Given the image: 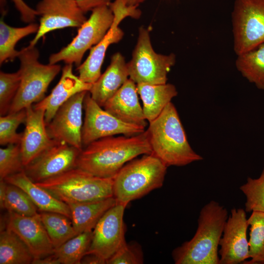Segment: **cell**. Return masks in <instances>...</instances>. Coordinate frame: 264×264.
Segmentation results:
<instances>
[{"label": "cell", "instance_id": "obj_13", "mask_svg": "<svg viewBox=\"0 0 264 264\" xmlns=\"http://www.w3.org/2000/svg\"><path fill=\"white\" fill-rule=\"evenodd\" d=\"M87 92L75 94L59 107L46 125L47 132L52 139L82 150V110Z\"/></svg>", "mask_w": 264, "mask_h": 264}, {"label": "cell", "instance_id": "obj_18", "mask_svg": "<svg viewBox=\"0 0 264 264\" xmlns=\"http://www.w3.org/2000/svg\"><path fill=\"white\" fill-rule=\"evenodd\" d=\"M92 84L83 82L73 73V65L66 64L61 78L51 93L40 102L33 105L35 109L45 110L46 125L53 118L59 107L75 94L89 91Z\"/></svg>", "mask_w": 264, "mask_h": 264}, {"label": "cell", "instance_id": "obj_32", "mask_svg": "<svg viewBox=\"0 0 264 264\" xmlns=\"http://www.w3.org/2000/svg\"><path fill=\"white\" fill-rule=\"evenodd\" d=\"M26 119V109L8 113L0 117V144L8 145L20 144L22 132H17V129Z\"/></svg>", "mask_w": 264, "mask_h": 264}, {"label": "cell", "instance_id": "obj_8", "mask_svg": "<svg viewBox=\"0 0 264 264\" xmlns=\"http://www.w3.org/2000/svg\"><path fill=\"white\" fill-rule=\"evenodd\" d=\"M113 20L114 15L109 6L93 9L88 19L79 27L72 41L59 51L50 55L48 64L63 61L66 64H74L76 68L78 67L86 52L103 39Z\"/></svg>", "mask_w": 264, "mask_h": 264}, {"label": "cell", "instance_id": "obj_5", "mask_svg": "<svg viewBox=\"0 0 264 264\" xmlns=\"http://www.w3.org/2000/svg\"><path fill=\"white\" fill-rule=\"evenodd\" d=\"M35 183L66 203L93 201L113 197V178L96 176L78 168Z\"/></svg>", "mask_w": 264, "mask_h": 264}, {"label": "cell", "instance_id": "obj_36", "mask_svg": "<svg viewBox=\"0 0 264 264\" xmlns=\"http://www.w3.org/2000/svg\"><path fill=\"white\" fill-rule=\"evenodd\" d=\"M143 254L139 244L126 242L107 261L108 264H141Z\"/></svg>", "mask_w": 264, "mask_h": 264}, {"label": "cell", "instance_id": "obj_41", "mask_svg": "<svg viewBox=\"0 0 264 264\" xmlns=\"http://www.w3.org/2000/svg\"><path fill=\"white\" fill-rule=\"evenodd\" d=\"M33 264H60L58 259L53 254L41 259L33 260Z\"/></svg>", "mask_w": 264, "mask_h": 264}, {"label": "cell", "instance_id": "obj_22", "mask_svg": "<svg viewBox=\"0 0 264 264\" xmlns=\"http://www.w3.org/2000/svg\"><path fill=\"white\" fill-rule=\"evenodd\" d=\"M124 35L118 25L112 23L103 39L91 48L86 60L77 67L79 78L84 82L93 84L99 78L106 51L110 45L120 41Z\"/></svg>", "mask_w": 264, "mask_h": 264}, {"label": "cell", "instance_id": "obj_35", "mask_svg": "<svg viewBox=\"0 0 264 264\" xmlns=\"http://www.w3.org/2000/svg\"><path fill=\"white\" fill-rule=\"evenodd\" d=\"M20 144H9L0 149V179L24 170Z\"/></svg>", "mask_w": 264, "mask_h": 264}, {"label": "cell", "instance_id": "obj_33", "mask_svg": "<svg viewBox=\"0 0 264 264\" xmlns=\"http://www.w3.org/2000/svg\"><path fill=\"white\" fill-rule=\"evenodd\" d=\"M240 189L246 198V212L264 213V168L258 178L248 177Z\"/></svg>", "mask_w": 264, "mask_h": 264}, {"label": "cell", "instance_id": "obj_21", "mask_svg": "<svg viewBox=\"0 0 264 264\" xmlns=\"http://www.w3.org/2000/svg\"><path fill=\"white\" fill-rule=\"evenodd\" d=\"M24 191L40 212H52L63 214L70 220L71 212L67 203L58 199L48 191L38 186L25 174L24 170L4 179Z\"/></svg>", "mask_w": 264, "mask_h": 264}, {"label": "cell", "instance_id": "obj_9", "mask_svg": "<svg viewBox=\"0 0 264 264\" xmlns=\"http://www.w3.org/2000/svg\"><path fill=\"white\" fill-rule=\"evenodd\" d=\"M234 50L238 55L264 43V0H236L232 12Z\"/></svg>", "mask_w": 264, "mask_h": 264}, {"label": "cell", "instance_id": "obj_20", "mask_svg": "<svg viewBox=\"0 0 264 264\" xmlns=\"http://www.w3.org/2000/svg\"><path fill=\"white\" fill-rule=\"evenodd\" d=\"M128 77L127 63L124 57L120 53L114 54L106 71L92 85L89 91L91 98L103 107L128 80Z\"/></svg>", "mask_w": 264, "mask_h": 264}, {"label": "cell", "instance_id": "obj_38", "mask_svg": "<svg viewBox=\"0 0 264 264\" xmlns=\"http://www.w3.org/2000/svg\"><path fill=\"white\" fill-rule=\"evenodd\" d=\"M12 0L20 14L22 21L28 23L34 22L38 16L35 9L30 7L23 0Z\"/></svg>", "mask_w": 264, "mask_h": 264}, {"label": "cell", "instance_id": "obj_17", "mask_svg": "<svg viewBox=\"0 0 264 264\" xmlns=\"http://www.w3.org/2000/svg\"><path fill=\"white\" fill-rule=\"evenodd\" d=\"M25 129L20 143L22 161L27 165L57 140L49 135L44 119L45 110L27 107Z\"/></svg>", "mask_w": 264, "mask_h": 264}, {"label": "cell", "instance_id": "obj_3", "mask_svg": "<svg viewBox=\"0 0 264 264\" xmlns=\"http://www.w3.org/2000/svg\"><path fill=\"white\" fill-rule=\"evenodd\" d=\"M146 132L152 154L167 167L183 166L203 159L189 144L177 111L172 102L149 123Z\"/></svg>", "mask_w": 264, "mask_h": 264}, {"label": "cell", "instance_id": "obj_42", "mask_svg": "<svg viewBox=\"0 0 264 264\" xmlns=\"http://www.w3.org/2000/svg\"><path fill=\"white\" fill-rule=\"evenodd\" d=\"M6 186L7 182L4 179H0V206L2 209H4Z\"/></svg>", "mask_w": 264, "mask_h": 264}, {"label": "cell", "instance_id": "obj_23", "mask_svg": "<svg viewBox=\"0 0 264 264\" xmlns=\"http://www.w3.org/2000/svg\"><path fill=\"white\" fill-rule=\"evenodd\" d=\"M116 203L113 197L93 201L67 203L77 234L92 231L105 213Z\"/></svg>", "mask_w": 264, "mask_h": 264}, {"label": "cell", "instance_id": "obj_31", "mask_svg": "<svg viewBox=\"0 0 264 264\" xmlns=\"http://www.w3.org/2000/svg\"><path fill=\"white\" fill-rule=\"evenodd\" d=\"M4 208L25 216L39 215L37 207L26 193L19 187L7 183Z\"/></svg>", "mask_w": 264, "mask_h": 264}, {"label": "cell", "instance_id": "obj_37", "mask_svg": "<svg viewBox=\"0 0 264 264\" xmlns=\"http://www.w3.org/2000/svg\"><path fill=\"white\" fill-rule=\"evenodd\" d=\"M109 6L114 15L113 23L117 25L127 17L136 19L141 15V11L137 6L128 5L126 0H114Z\"/></svg>", "mask_w": 264, "mask_h": 264}, {"label": "cell", "instance_id": "obj_11", "mask_svg": "<svg viewBox=\"0 0 264 264\" xmlns=\"http://www.w3.org/2000/svg\"><path fill=\"white\" fill-rule=\"evenodd\" d=\"M126 206L117 203L102 216L92 230L90 245L86 255H95L107 263L126 243L123 220Z\"/></svg>", "mask_w": 264, "mask_h": 264}, {"label": "cell", "instance_id": "obj_26", "mask_svg": "<svg viewBox=\"0 0 264 264\" xmlns=\"http://www.w3.org/2000/svg\"><path fill=\"white\" fill-rule=\"evenodd\" d=\"M39 24L32 22L23 27H15L9 25L3 20L0 21V64L7 61H13L18 58L20 51L15 46L22 39L27 36L37 33Z\"/></svg>", "mask_w": 264, "mask_h": 264}, {"label": "cell", "instance_id": "obj_28", "mask_svg": "<svg viewBox=\"0 0 264 264\" xmlns=\"http://www.w3.org/2000/svg\"><path fill=\"white\" fill-rule=\"evenodd\" d=\"M39 213L54 248L77 235L71 220L67 216L52 212H40Z\"/></svg>", "mask_w": 264, "mask_h": 264}, {"label": "cell", "instance_id": "obj_27", "mask_svg": "<svg viewBox=\"0 0 264 264\" xmlns=\"http://www.w3.org/2000/svg\"><path fill=\"white\" fill-rule=\"evenodd\" d=\"M236 66L249 82L264 90V43L253 50L238 55Z\"/></svg>", "mask_w": 264, "mask_h": 264}, {"label": "cell", "instance_id": "obj_30", "mask_svg": "<svg viewBox=\"0 0 264 264\" xmlns=\"http://www.w3.org/2000/svg\"><path fill=\"white\" fill-rule=\"evenodd\" d=\"M250 226L249 259L245 264H264V213L252 212L248 218Z\"/></svg>", "mask_w": 264, "mask_h": 264}, {"label": "cell", "instance_id": "obj_1", "mask_svg": "<svg viewBox=\"0 0 264 264\" xmlns=\"http://www.w3.org/2000/svg\"><path fill=\"white\" fill-rule=\"evenodd\" d=\"M151 154L146 131L131 136H108L83 148L76 168L96 176L113 178L128 162L138 155Z\"/></svg>", "mask_w": 264, "mask_h": 264}, {"label": "cell", "instance_id": "obj_6", "mask_svg": "<svg viewBox=\"0 0 264 264\" xmlns=\"http://www.w3.org/2000/svg\"><path fill=\"white\" fill-rule=\"evenodd\" d=\"M40 53L35 46L20 50L21 83L8 113L14 112L38 103L44 99L51 82L60 72L59 65L39 62Z\"/></svg>", "mask_w": 264, "mask_h": 264}, {"label": "cell", "instance_id": "obj_24", "mask_svg": "<svg viewBox=\"0 0 264 264\" xmlns=\"http://www.w3.org/2000/svg\"><path fill=\"white\" fill-rule=\"evenodd\" d=\"M136 88L142 101L144 117L149 123L156 118L177 94L176 87L171 84H136Z\"/></svg>", "mask_w": 264, "mask_h": 264}, {"label": "cell", "instance_id": "obj_40", "mask_svg": "<svg viewBox=\"0 0 264 264\" xmlns=\"http://www.w3.org/2000/svg\"><path fill=\"white\" fill-rule=\"evenodd\" d=\"M81 264H104L106 262L95 255L87 254L83 258Z\"/></svg>", "mask_w": 264, "mask_h": 264}, {"label": "cell", "instance_id": "obj_25", "mask_svg": "<svg viewBox=\"0 0 264 264\" xmlns=\"http://www.w3.org/2000/svg\"><path fill=\"white\" fill-rule=\"evenodd\" d=\"M34 257L28 247L13 231L6 227L0 234V264H30Z\"/></svg>", "mask_w": 264, "mask_h": 264}, {"label": "cell", "instance_id": "obj_12", "mask_svg": "<svg viewBox=\"0 0 264 264\" xmlns=\"http://www.w3.org/2000/svg\"><path fill=\"white\" fill-rule=\"evenodd\" d=\"M40 17L38 30L28 45L35 46L51 31L66 27H80L87 20L76 0H41L35 8Z\"/></svg>", "mask_w": 264, "mask_h": 264}, {"label": "cell", "instance_id": "obj_2", "mask_svg": "<svg viewBox=\"0 0 264 264\" xmlns=\"http://www.w3.org/2000/svg\"><path fill=\"white\" fill-rule=\"evenodd\" d=\"M227 210L211 200L200 211L193 237L176 248L172 257L176 264H219V246Z\"/></svg>", "mask_w": 264, "mask_h": 264}, {"label": "cell", "instance_id": "obj_29", "mask_svg": "<svg viewBox=\"0 0 264 264\" xmlns=\"http://www.w3.org/2000/svg\"><path fill=\"white\" fill-rule=\"evenodd\" d=\"M92 231L79 234L54 249L60 264H80L90 245Z\"/></svg>", "mask_w": 264, "mask_h": 264}, {"label": "cell", "instance_id": "obj_43", "mask_svg": "<svg viewBox=\"0 0 264 264\" xmlns=\"http://www.w3.org/2000/svg\"><path fill=\"white\" fill-rule=\"evenodd\" d=\"M129 6H138V4L143 2L145 0H126Z\"/></svg>", "mask_w": 264, "mask_h": 264}, {"label": "cell", "instance_id": "obj_34", "mask_svg": "<svg viewBox=\"0 0 264 264\" xmlns=\"http://www.w3.org/2000/svg\"><path fill=\"white\" fill-rule=\"evenodd\" d=\"M21 80L19 69L13 73L0 72V114L3 116L9 111L10 106L18 91Z\"/></svg>", "mask_w": 264, "mask_h": 264}, {"label": "cell", "instance_id": "obj_19", "mask_svg": "<svg viewBox=\"0 0 264 264\" xmlns=\"http://www.w3.org/2000/svg\"><path fill=\"white\" fill-rule=\"evenodd\" d=\"M103 107L124 122L145 128L147 126V120L138 100L136 84L130 78Z\"/></svg>", "mask_w": 264, "mask_h": 264}, {"label": "cell", "instance_id": "obj_7", "mask_svg": "<svg viewBox=\"0 0 264 264\" xmlns=\"http://www.w3.org/2000/svg\"><path fill=\"white\" fill-rule=\"evenodd\" d=\"M176 62V56L156 53L152 47L149 32L141 27L131 61L127 63L130 79L136 84H166L167 74Z\"/></svg>", "mask_w": 264, "mask_h": 264}, {"label": "cell", "instance_id": "obj_16", "mask_svg": "<svg viewBox=\"0 0 264 264\" xmlns=\"http://www.w3.org/2000/svg\"><path fill=\"white\" fill-rule=\"evenodd\" d=\"M8 212L7 228L14 232L24 242L34 260L53 254L54 247L39 215L25 216Z\"/></svg>", "mask_w": 264, "mask_h": 264}, {"label": "cell", "instance_id": "obj_14", "mask_svg": "<svg viewBox=\"0 0 264 264\" xmlns=\"http://www.w3.org/2000/svg\"><path fill=\"white\" fill-rule=\"evenodd\" d=\"M82 150L65 142L58 141L24 167L27 176L40 182L76 168Z\"/></svg>", "mask_w": 264, "mask_h": 264}, {"label": "cell", "instance_id": "obj_10", "mask_svg": "<svg viewBox=\"0 0 264 264\" xmlns=\"http://www.w3.org/2000/svg\"><path fill=\"white\" fill-rule=\"evenodd\" d=\"M85 119L82 130L83 146L99 139L117 134L127 136L144 132L145 128L126 123L102 109L88 91L84 100Z\"/></svg>", "mask_w": 264, "mask_h": 264}, {"label": "cell", "instance_id": "obj_15", "mask_svg": "<svg viewBox=\"0 0 264 264\" xmlns=\"http://www.w3.org/2000/svg\"><path fill=\"white\" fill-rule=\"evenodd\" d=\"M248 226L245 210L232 209L219 242V264H243L249 259Z\"/></svg>", "mask_w": 264, "mask_h": 264}, {"label": "cell", "instance_id": "obj_39", "mask_svg": "<svg viewBox=\"0 0 264 264\" xmlns=\"http://www.w3.org/2000/svg\"><path fill=\"white\" fill-rule=\"evenodd\" d=\"M78 6L84 13L104 5L109 6L111 0H76Z\"/></svg>", "mask_w": 264, "mask_h": 264}, {"label": "cell", "instance_id": "obj_4", "mask_svg": "<svg viewBox=\"0 0 264 264\" xmlns=\"http://www.w3.org/2000/svg\"><path fill=\"white\" fill-rule=\"evenodd\" d=\"M167 166L153 154L126 163L113 178V197L127 206L163 184Z\"/></svg>", "mask_w": 264, "mask_h": 264}]
</instances>
